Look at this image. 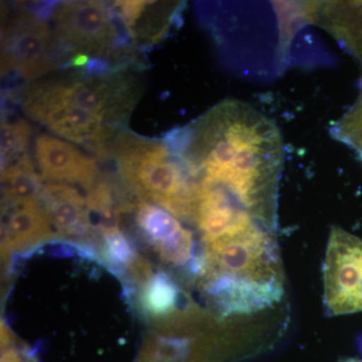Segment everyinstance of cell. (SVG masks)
Here are the masks:
<instances>
[{"instance_id":"cell-1","label":"cell","mask_w":362,"mask_h":362,"mask_svg":"<svg viewBox=\"0 0 362 362\" xmlns=\"http://www.w3.org/2000/svg\"><path fill=\"white\" fill-rule=\"evenodd\" d=\"M199 183L230 195L277 230L279 183L284 142L275 121L240 100L216 104L162 139Z\"/></svg>"},{"instance_id":"cell-2","label":"cell","mask_w":362,"mask_h":362,"mask_svg":"<svg viewBox=\"0 0 362 362\" xmlns=\"http://www.w3.org/2000/svg\"><path fill=\"white\" fill-rule=\"evenodd\" d=\"M141 96V83L127 69L103 76L64 71L33 81L21 94L26 115L47 109L82 112L119 132Z\"/></svg>"},{"instance_id":"cell-3","label":"cell","mask_w":362,"mask_h":362,"mask_svg":"<svg viewBox=\"0 0 362 362\" xmlns=\"http://www.w3.org/2000/svg\"><path fill=\"white\" fill-rule=\"evenodd\" d=\"M111 156L142 197L176 218L194 221L197 182L162 140L124 130L114 140Z\"/></svg>"},{"instance_id":"cell-4","label":"cell","mask_w":362,"mask_h":362,"mask_svg":"<svg viewBox=\"0 0 362 362\" xmlns=\"http://www.w3.org/2000/svg\"><path fill=\"white\" fill-rule=\"evenodd\" d=\"M52 30L66 54L107 59L127 44L117 28L112 6L101 1L58 2L51 16Z\"/></svg>"},{"instance_id":"cell-5","label":"cell","mask_w":362,"mask_h":362,"mask_svg":"<svg viewBox=\"0 0 362 362\" xmlns=\"http://www.w3.org/2000/svg\"><path fill=\"white\" fill-rule=\"evenodd\" d=\"M66 54L47 21L33 9L18 11L4 23L2 76L13 73L33 82L47 76Z\"/></svg>"},{"instance_id":"cell-6","label":"cell","mask_w":362,"mask_h":362,"mask_svg":"<svg viewBox=\"0 0 362 362\" xmlns=\"http://www.w3.org/2000/svg\"><path fill=\"white\" fill-rule=\"evenodd\" d=\"M324 306L329 316L362 312V240L331 228L323 265Z\"/></svg>"},{"instance_id":"cell-7","label":"cell","mask_w":362,"mask_h":362,"mask_svg":"<svg viewBox=\"0 0 362 362\" xmlns=\"http://www.w3.org/2000/svg\"><path fill=\"white\" fill-rule=\"evenodd\" d=\"M35 158L47 182L78 183L89 192L98 175L96 159L87 156L70 142L47 134L37 136Z\"/></svg>"},{"instance_id":"cell-8","label":"cell","mask_w":362,"mask_h":362,"mask_svg":"<svg viewBox=\"0 0 362 362\" xmlns=\"http://www.w3.org/2000/svg\"><path fill=\"white\" fill-rule=\"evenodd\" d=\"M304 21L329 33L359 62L362 71V1L303 2Z\"/></svg>"},{"instance_id":"cell-9","label":"cell","mask_w":362,"mask_h":362,"mask_svg":"<svg viewBox=\"0 0 362 362\" xmlns=\"http://www.w3.org/2000/svg\"><path fill=\"white\" fill-rule=\"evenodd\" d=\"M52 226L63 237L80 239L90 230L87 199L66 183L47 182L39 199Z\"/></svg>"},{"instance_id":"cell-10","label":"cell","mask_w":362,"mask_h":362,"mask_svg":"<svg viewBox=\"0 0 362 362\" xmlns=\"http://www.w3.org/2000/svg\"><path fill=\"white\" fill-rule=\"evenodd\" d=\"M40 201L8 204L6 214L4 245L16 251L28 249L54 238L52 225Z\"/></svg>"},{"instance_id":"cell-11","label":"cell","mask_w":362,"mask_h":362,"mask_svg":"<svg viewBox=\"0 0 362 362\" xmlns=\"http://www.w3.org/2000/svg\"><path fill=\"white\" fill-rule=\"evenodd\" d=\"M1 181L7 206L39 201L44 187L30 154L1 166Z\"/></svg>"},{"instance_id":"cell-12","label":"cell","mask_w":362,"mask_h":362,"mask_svg":"<svg viewBox=\"0 0 362 362\" xmlns=\"http://www.w3.org/2000/svg\"><path fill=\"white\" fill-rule=\"evenodd\" d=\"M136 221L156 249L175 239L185 230L173 214L146 202H140L138 206Z\"/></svg>"},{"instance_id":"cell-13","label":"cell","mask_w":362,"mask_h":362,"mask_svg":"<svg viewBox=\"0 0 362 362\" xmlns=\"http://www.w3.org/2000/svg\"><path fill=\"white\" fill-rule=\"evenodd\" d=\"M87 204L90 211L99 216V226L105 235L119 232L121 207L114 201L112 190L107 182L95 183L88 192Z\"/></svg>"},{"instance_id":"cell-14","label":"cell","mask_w":362,"mask_h":362,"mask_svg":"<svg viewBox=\"0 0 362 362\" xmlns=\"http://www.w3.org/2000/svg\"><path fill=\"white\" fill-rule=\"evenodd\" d=\"M331 135L354 150L362 162V90L354 105L335 121Z\"/></svg>"},{"instance_id":"cell-15","label":"cell","mask_w":362,"mask_h":362,"mask_svg":"<svg viewBox=\"0 0 362 362\" xmlns=\"http://www.w3.org/2000/svg\"><path fill=\"white\" fill-rule=\"evenodd\" d=\"M32 130L23 119L1 125V166L28 156Z\"/></svg>"},{"instance_id":"cell-16","label":"cell","mask_w":362,"mask_h":362,"mask_svg":"<svg viewBox=\"0 0 362 362\" xmlns=\"http://www.w3.org/2000/svg\"><path fill=\"white\" fill-rule=\"evenodd\" d=\"M176 290L165 276L157 275L151 279L145 290V305L153 314L170 311L175 303Z\"/></svg>"},{"instance_id":"cell-17","label":"cell","mask_w":362,"mask_h":362,"mask_svg":"<svg viewBox=\"0 0 362 362\" xmlns=\"http://www.w3.org/2000/svg\"><path fill=\"white\" fill-rule=\"evenodd\" d=\"M105 237H106L108 254L110 255L111 259L117 263H130L132 259V251L120 230Z\"/></svg>"},{"instance_id":"cell-18","label":"cell","mask_w":362,"mask_h":362,"mask_svg":"<svg viewBox=\"0 0 362 362\" xmlns=\"http://www.w3.org/2000/svg\"><path fill=\"white\" fill-rule=\"evenodd\" d=\"M1 362H23L18 356V354H16L13 350H9V351L4 352L2 354Z\"/></svg>"},{"instance_id":"cell-19","label":"cell","mask_w":362,"mask_h":362,"mask_svg":"<svg viewBox=\"0 0 362 362\" xmlns=\"http://www.w3.org/2000/svg\"><path fill=\"white\" fill-rule=\"evenodd\" d=\"M341 362H362V361H361V359L351 358V359H346V361H341Z\"/></svg>"}]
</instances>
